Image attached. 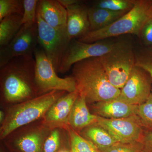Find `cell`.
Returning a JSON list of instances; mask_svg holds the SVG:
<instances>
[{
	"instance_id": "7a4b0ae2",
	"label": "cell",
	"mask_w": 152,
	"mask_h": 152,
	"mask_svg": "<svg viewBox=\"0 0 152 152\" xmlns=\"http://www.w3.org/2000/svg\"><path fill=\"white\" fill-rule=\"evenodd\" d=\"M35 66V58L29 56L14 58L1 68L2 94L7 102L30 99L38 93Z\"/></svg>"
},
{
	"instance_id": "8992f818",
	"label": "cell",
	"mask_w": 152,
	"mask_h": 152,
	"mask_svg": "<svg viewBox=\"0 0 152 152\" xmlns=\"http://www.w3.org/2000/svg\"><path fill=\"white\" fill-rule=\"evenodd\" d=\"M34 55L36 61V84L40 95L53 91L69 93L75 91L76 83L73 77L62 78L57 75L53 66L41 47L36 48Z\"/></svg>"
},
{
	"instance_id": "f546056e",
	"label": "cell",
	"mask_w": 152,
	"mask_h": 152,
	"mask_svg": "<svg viewBox=\"0 0 152 152\" xmlns=\"http://www.w3.org/2000/svg\"><path fill=\"white\" fill-rule=\"evenodd\" d=\"M142 143V152H152V131H145Z\"/></svg>"
},
{
	"instance_id": "30bf717a",
	"label": "cell",
	"mask_w": 152,
	"mask_h": 152,
	"mask_svg": "<svg viewBox=\"0 0 152 152\" xmlns=\"http://www.w3.org/2000/svg\"><path fill=\"white\" fill-rule=\"evenodd\" d=\"M97 116L96 123L105 129L117 142H142L145 131L137 115L119 119Z\"/></svg>"
},
{
	"instance_id": "836d02e7",
	"label": "cell",
	"mask_w": 152,
	"mask_h": 152,
	"mask_svg": "<svg viewBox=\"0 0 152 152\" xmlns=\"http://www.w3.org/2000/svg\"></svg>"
},
{
	"instance_id": "4dcf8cb0",
	"label": "cell",
	"mask_w": 152,
	"mask_h": 152,
	"mask_svg": "<svg viewBox=\"0 0 152 152\" xmlns=\"http://www.w3.org/2000/svg\"><path fill=\"white\" fill-rule=\"evenodd\" d=\"M58 1L61 3V4L62 5L66 8L80 1L78 0H58Z\"/></svg>"
},
{
	"instance_id": "8fae6325",
	"label": "cell",
	"mask_w": 152,
	"mask_h": 152,
	"mask_svg": "<svg viewBox=\"0 0 152 152\" xmlns=\"http://www.w3.org/2000/svg\"><path fill=\"white\" fill-rule=\"evenodd\" d=\"M152 79L143 69L136 66L127 81L121 90L118 99L135 105L146 102L151 94Z\"/></svg>"
},
{
	"instance_id": "d4e9b609",
	"label": "cell",
	"mask_w": 152,
	"mask_h": 152,
	"mask_svg": "<svg viewBox=\"0 0 152 152\" xmlns=\"http://www.w3.org/2000/svg\"><path fill=\"white\" fill-rule=\"evenodd\" d=\"M39 1L23 0L24 12L22 25H34L37 23V8Z\"/></svg>"
},
{
	"instance_id": "4fadbf2b",
	"label": "cell",
	"mask_w": 152,
	"mask_h": 152,
	"mask_svg": "<svg viewBox=\"0 0 152 152\" xmlns=\"http://www.w3.org/2000/svg\"><path fill=\"white\" fill-rule=\"evenodd\" d=\"M66 34L69 41L78 39L91 31L88 8L80 1L68 7Z\"/></svg>"
},
{
	"instance_id": "5bb4252c",
	"label": "cell",
	"mask_w": 152,
	"mask_h": 152,
	"mask_svg": "<svg viewBox=\"0 0 152 152\" xmlns=\"http://www.w3.org/2000/svg\"><path fill=\"white\" fill-rule=\"evenodd\" d=\"M37 11L47 24L67 35V12L58 0L39 1Z\"/></svg>"
},
{
	"instance_id": "3957f363",
	"label": "cell",
	"mask_w": 152,
	"mask_h": 152,
	"mask_svg": "<svg viewBox=\"0 0 152 152\" xmlns=\"http://www.w3.org/2000/svg\"><path fill=\"white\" fill-rule=\"evenodd\" d=\"M152 18V0H137L131 10L112 24L100 30L90 31L77 40L92 43L126 34L140 36L144 25Z\"/></svg>"
},
{
	"instance_id": "7c38bea8",
	"label": "cell",
	"mask_w": 152,
	"mask_h": 152,
	"mask_svg": "<svg viewBox=\"0 0 152 152\" xmlns=\"http://www.w3.org/2000/svg\"><path fill=\"white\" fill-rule=\"evenodd\" d=\"M79 95L78 92L76 91L58 99L44 116L45 124L49 128H67L70 114Z\"/></svg>"
},
{
	"instance_id": "7402d4cb",
	"label": "cell",
	"mask_w": 152,
	"mask_h": 152,
	"mask_svg": "<svg viewBox=\"0 0 152 152\" xmlns=\"http://www.w3.org/2000/svg\"><path fill=\"white\" fill-rule=\"evenodd\" d=\"M137 0H101L95 2L93 7L114 12H128L134 7Z\"/></svg>"
},
{
	"instance_id": "52a82bcc",
	"label": "cell",
	"mask_w": 152,
	"mask_h": 152,
	"mask_svg": "<svg viewBox=\"0 0 152 152\" xmlns=\"http://www.w3.org/2000/svg\"><path fill=\"white\" fill-rule=\"evenodd\" d=\"M120 42L102 40L88 43L72 40L68 45L58 72H66L74 64L83 60L102 56L115 49Z\"/></svg>"
},
{
	"instance_id": "ac0fdd59",
	"label": "cell",
	"mask_w": 152,
	"mask_h": 152,
	"mask_svg": "<svg viewBox=\"0 0 152 152\" xmlns=\"http://www.w3.org/2000/svg\"><path fill=\"white\" fill-rule=\"evenodd\" d=\"M127 12H114L93 6L89 8L88 15L91 31H97L110 26Z\"/></svg>"
},
{
	"instance_id": "e0dca14e",
	"label": "cell",
	"mask_w": 152,
	"mask_h": 152,
	"mask_svg": "<svg viewBox=\"0 0 152 152\" xmlns=\"http://www.w3.org/2000/svg\"><path fill=\"white\" fill-rule=\"evenodd\" d=\"M80 132L81 135L91 142L99 151L118 142L105 129L96 123L85 128Z\"/></svg>"
},
{
	"instance_id": "d6a6232c",
	"label": "cell",
	"mask_w": 152,
	"mask_h": 152,
	"mask_svg": "<svg viewBox=\"0 0 152 152\" xmlns=\"http://www.w3.org/2000/svg\"><path fill=\"white\" fill-rule=\"evenodd\" d=\"M59 152H68L66 151H60Z\"/></svg>"
},
{
	"instance_id": "d6986e66",
	"label": "cell",
	"mask_w": 152,
	"mask_h": 152,
	"mask_svg": "<svg viewBox=\"0 0 152 152\" xmlns=\"http://www.w3.org/2000/svg\"><path fill=\"white\" fill-rule=\"evenodd\" d=\"M47 134L44 129L30 132L18 139L16 145L22 152H42Z\"/></svg>"
},
{
	"instance_id": "ba28073f",
	"label": "cell",
	"mask_w": 152,
	"mask_h": 152,
	"mask_svg": "<svg viewBox=\"0 0 152 152\" xmlns=\"http://www.w3.org/2000/svg\"><path fill=\"white\" fill-rule=\"evenodd\" d=\"M38 43L43 50L57 73L70 41L66 34L52 27L37 11Z\"/></svg>"
},
{
	"instance_id": "83f0119b",
	"label": "cell",
	"mask_w": 152,
	"mask_h": 152,
	"mask_svg": "<svg viewBox=\"0 0 152 152\" xmlns=\"http://www.w3.org/2000/svg\"><path fill=\"white\" fill-rule=\"evenodd\" d=\"M135 66L145 70L149 74L152 79V52H148L136 56Z\"/></svg>"
},
{
	"instance_id": "4316f807",
	"label": "cell",
	"mask_w": 152,
	"mask_h": 152,
	"mask_svg": "<svg viewBox=\"0 0 152 152\" xmlns=\"http://www.w3.org/2000/svg\"><path fill=\"white\" fill-rule=\"evenodd\" d=\"M60 144L59 132L57 129L52 131L45 140L43 147V152H56Z\"/></svg>"
},
{
	"instance_id": "44dd1931",
	"label": "cell",
	"mask_w": 152,
	"mask_h": 152,
	"mask_svg": "<svg viewBox=\"0 0 152 152\" xmlns=\"http://www.w3.org/2000/svg\"><path fill=\"white\" fill-rule=\"evenodd\" d=\"M67 130L71 141V152H99L91 142L68 126Z\"/></svg>"
},
{
	"instance_id": "9c48e42d",
	"label": "cell",
	"mask_w": 152,
	"mask_h": 152,
	"mask_svg": "<svg viewBox=\"0 0 152 152\" xmlns=\"http://www.w3.org/2000/svg\"><path fill=\"white\" fill-rule=\"evenodd\" d=\"M37 43V23L32 26L22 25L10 42L7 45L0 48V67L15 57L34 56Z\"/></svg>"
},
{
	"instance_id": "9a60e30c",
	"label": "cell",
	"mask_w": 152,
	"mask_h": 152,
	"mask_svg": "<svg viewBox=\"0 0 152 152\" xmlns=\"http://www.w3.org/2000/svg\"><path fill=\"white\" fill-rule=\"evenodd\" d=\"M138 106L131 104L118 98L92 104L94 114L108 119L128 118L137 115Z\"/></svg>"
},
{
	"instance_id": "277c9868",
	"label": "cell",
	"mask_w": 152,
	"mask_h": 152,
	"mask_svg": "<svg viewBox=\"0 0 152 152\" xmlns=\"http://www.w3.org/2000/svg\"><path fill=\"white\" fill-rule=\"evenodd\" d=\"M66 91H53L12 107L1 128L3 139L15 130L44 116L49 109Z\"/></svg>"
},
{
	"instance_id": "f1b7e54d",
	"label": "cell",
	"mask_w": 152,
	"mask_h": 152,
	"mask_svg": "<svg viewBox=\"0 0 152 152\" xmlns=\"http://www.w3.org/2000/svg\"><path fill=\"white\" fill-rule=\"evenodd\" d=\"M141 36L144 43L152 45V18L145 23L142 28Z\"/></svg>"
},
{
	"instance_id": "2e32d148",
	"label": "cell",
	"mask_w": 152,
	"mask_h": 152,
	"mask_svg": "<svg viewBox=\"0 0 152 152\" xmlns=\"http://www.w3.org/2000/svg\"><path fill=\"white\" fill-rule=\"evenodd\" d=\"M84 97L79 95L74 103L68 120L69 126L77 132L96 122L97 115L90 113Z\"/></svg>"
},
{
	"instance_id": "1f68e13d",
	"label": "cell",
	"mask_w": 152,
	"mask_h": 152,
	"mask_svg": "<svg viewBox=\"0 0 152 152\" xmlns=\"http://www.w3.org/2000/svg\"><path fill=\"white\" fill-rule=\"evenodd\" d=\"M5 118L4 117V114L3 111L1 110L0 111V122L1 124H2L4 121Z\"/></svg>"
},
{
	"instance_id": "484cf974",
	"label": "cell",
	"mask_w": 152,
	"mask_h": 152,
	"mask_svg": "<svg viewBox=\"0 0 152 152\" xmlns=\"http://www.w3.org/2000/svg\"><path fill=\"white\" fill-rule=\"evenodd\" d=\"M142 142L122 143L118 142L105 149L99 152H142Z\"/></svg>"
},
{
	"instance_id": "603a6c76",
	"label": "cell",
	"mask_w": 152,
	"mask_h": 152,
	"mask_svg": "<svg viewBox=\"0 0 152 152\" xmlns=\"http://www.w3.org/2000/svg\"><path fill=\"white\" fill-rule=\"evenodd\" d=\"M23 0H0V21L13 15H23Z\"/></svg>"
},
{
	"instance_id": "cb8c5ba5",
	"label": "cell",
	"mask_w": 152,
	"mask_h": 152,
	"mask_svg": "<svg viewBox=\"0 0 152 152\" xmlns=\"http://www.w3.org/2000/svg\"><path fill=\"white\" fill-rule=\"evenodd\" d=\"M137 116L145 131H152V94L145 102L138 106Z\"/></svg>"
},
{
	"instance_id": "5b68a950",
	"label": "cell",
	"mask_w": 152,
	"mask_h": 152,
	"mask_svg": "<svg viewBox=\"0 0 152 152\" xmlns=\"http://www.w3.org/2000/svg\"><path fill=\"white\" fill-rule=\"evenodd\" d=\"M99 58L110 83L121 89L135 66L136 56L132 48L121 42L113 50Z\"/></svg>"
},
{
	"instance_id": "6da1fadb",
	"label": "cell",
	"mask_w": 152,
	"mask_h": 152,
	"mask_svg": "<svg viewBox=\"0 0 152 152\" xmlns=\"http://www.w3.org/2000/svg\"><path fill=\"white\" fill-rule=\"evenodd\" d=\"M76 91L87 103L94 104L118 97L121 90L111 84L99 58L86 59L72 67Z\"/></svg>"
},
{
	"instance_id": "ffe728a7",
	"label": "cell",
	"mask_w": 152,
	"mask_h": 152,
	"mask_svg": "<svg viewBox=\"0 0 152 152\" xmlns=\"http://www.w3.org/2000/svg\"><path fill=\"white\" fill-rule=\"evenodd\" d=\"M23 16L13 15L4 18L0 23V48L7 45L22 26Z\"/></svg>"
}]
</instances>
